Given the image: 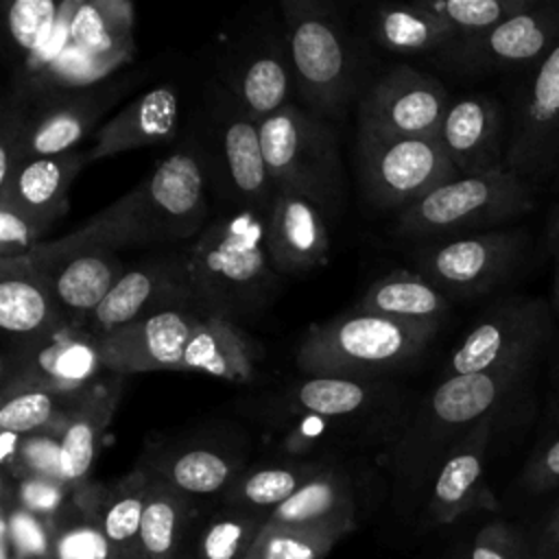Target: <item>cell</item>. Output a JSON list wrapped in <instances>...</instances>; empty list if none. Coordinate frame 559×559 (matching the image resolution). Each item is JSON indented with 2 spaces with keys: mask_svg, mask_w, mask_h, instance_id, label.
Returning a JSON list of instances; mask_svg holds the SVG:
<instances>
[{
  "mask_svg": "<svg viewBox=\"0 0 559 559\" xmlns=\"http://www.w3.org/2000/svg\"><path fill=\"white\" fill-rule=\"evenodd\" d=\"M207 225V197L201 162L181 148L164 157L153 170L74 231L39 242L26 258L44 266L90 249H133L194 240Z\"/></svg>",
  "mask_w": 559,
  "mask_h": 559,
  "instance_id": "1",
  "label": "cell"
},
{
  "mask_svg": "<svg viewBox=\"0 0 559 559\" xmlns=\"http://www.w3.org/2000/svg\"><path fill=\"white\" fill-rule=\"evenodd\" d=\"M537 365L520 362L480 373L450 376L413 404L400 435L384 450L400 513H406L417 498H428L445 454L459 439L478 421L500 417L511 402L524 395Z\"/></svg>",
  "mask_w": 559,
  "mask_h": 559,
  "instance_id": "2",
  "label": "cell"
},
{
  "mask_svg": "<svg viewBox=\"0 0 559 559\" xmlns=\"http://www.w3.org/2000/svg\"><path fill=\"white\" fill-rule=\"evenodd\" d=\"M415 402L404 386L376 378L306 376L264 402L271 421L284 428L293 456L328 450L389 448Z\"/></svg>",
  "mask_w": 559,
  "mask_h": 559,
  "instance_id": "3",
  "label": "cell"
},
{
  "mask_svg": "<svg viewBox=\"0 0 559 559\" xmlns=\"http://www.w3.org/2000/svg\"><path fill=\"white\" fill-rule=\"evenodd\" d=\"M105 371H194L236 384L253 380L262 347L236 323L201 308L170 310L98 341Z\"/></svg>",
  "mask_w": 559,
  "mask_h": 559,
  "instance_id": "4",
  "label": "cell"
},
{
  "mask_svg": "<svg viewBox=\"0 0 559 559\" xmlns=\"http://www.w3.org/2000/svg\"><path fill=\"white\" fill-rule=\"evenodd\" d=\"M194 299L207 314L240 325L262 314L280 282L266 251V218L247 210L210 221L186 245Z\"/></svg>",
  "mask_w": 559,
  "mask_h": 559,
  "instance_id": "5",
  "label": "cell"
},
{
  "mask_svg": "<svg viewBox=\"0 0 559 559\" xmlns=\"http://www.w3.org/2000/svg\"><path fill=\"white\" fill-rule=\"evenodd\" d=\"M439 325L411 323L354 308L310 325L295 352L304 376L376 380L417 360Z\"/></svg>",
  "mask_w": 559,
  "mask_h": 559,
  "instance_id": "6",
  "label": "cell"
},
{
  "mask_svg": "<svg viewBox=\"0 0 559 559\" xmlns=\"http://www.w3.org/2000/svg\"><path fill=\"white\" fill-rule=\"evenodd\" d=\"M537 190L507 168L459 175L400 210L395 231L406 238L448 240L498 229L537 207Z\"/></svg>",
  "mask_w": 559,
  "mask_h": 559,
  "instance_id": "7",
  "label": "cell"
},
{
  "mask_svg": "<svg viewBox=\"0 0 559 559\" xmlns=\"http://www.w3.org/2000/svg\"><path fill=\"white\" fill-rule=\"evenodd\" d=\"M260 140L275 188L306 197L325 221L338 216L345 177L336 133L325 120L288 103L260 120Z\"/></svg>",
  "mask_w": 559,
  "mask_h": 559,
  "instance_id": "8",
  "label": "cell"
},
{
  "mask_svg": "<svg viewBox=\"0 0 559 559\" xmlns=\"http://www.w3.org/2000/svg\"><path fill=\"white\" fill-rule=\"evenodd\" d=\"M282 15L301 98L325 116L343 111L356 92V55L341 17L312 0H286Z\"/></svg>",
  "mask_w": 559,
  "mask_h": 559,
  "instance_id": "9",
  "label": "cell"
},
{
  "mask_svg": "<svg viewBox=\"0 0 559 559\" xmlns=\"http://www.w3.org/2000/svg\"><path fill=\"white\" fill-rule=\"evenodd\" d=\"M507 116V170L537 194L559 199V44L537 66L513 74Z\"/></svg>",
  "mask_w": 559,
  "mask_h": 559,
  "instance_id": "10",
  "label": "cell"
},
{
  "mask_svg": "<svg viewBox=\"0 0 559 559\" xmlns=\"http://www.w3.org/2000/svg\"><path fill=\"white\" fill-rule=\"evenodd\" d=\"M555 323L548 299L507 295L493 301L452 349L445 378L539 362L552 343Z\"/></svg>",
  "mask_w": 559,
  "mask_h": 559,
  "instance_id": "11",
  "label": "cell"
},
{
  "mask_svg": "<svg viewBox=\"0 0 559 559\" xmlns=\"http://www.w3.org/2000/svg\"><path fill=\"white\" fill-rule=\"evenodd\" d=\"M531 249L526 229L498 227L432 240L415 253L417 269L448 297H483L509 284Z\"/></svg>",
  "mask_w": 559,
  "mask_h": 559,
  "instance_id": "12",
  "label": "cell"
},
{
  "mask_svg": "<svg viewBox=\"0 0 559 559\" xmlns=\"http://www.w3.org/2000/svg\"><path fill=\"white\" fill-rule=\"evenodd\" d=\"M358 168L367 199L404 210L459 177L437 138H397L358 131Z\"/></svg>",
  "mask_w": 559,
  "mask_h": 559,
  "instance_id": "13",
  "label": "cell"
},
{
  "mask_svg": "<svg viewBox=\"0 0 559 559\" xmlns=\"http://www.w3.org/2000/svg\"><path fill=\"white\" fill-rule=\"evenodd\" d=\"M199 308L188 271V249H179L129 264L83 330L96 341L148 317Z\"/></svg>",
  "mask_w": 559,
  "mask_h": 559,
  "instance_id": "14",
  "label": "cell"
},
{
  "mask_svg": "<svg viewBox=\"0 0 559 559\" xmlns=\"http://www.w3.org/2000/svg\"><path fill=\"white\" fill-rule=\"evenodd\" d=\"M559 44V0H537L531 9L498 26L456 37L441 55L443 61L467 74H520L537 66Z\"/></svg>",
  "mask_w": 559,
  "mask_h": 559,
  "instance_id": "15",
  "label": "cell"
},
{
  "mask_svg": "<svg viewBox=\"0 0 559 559\" xmlns=\"http://www.w3.org/2000/svg\"><path fill=\"white\" fill-rule=\"evenodd\" d=\"M441 81L411 66H393L376 79L358 109V131L397 138H437L450 107Z\"/></svg>",
  "mask_w": 559,
  "mask_h": 559,
  "instance_id": "16",
  "label": "cell"
},
{
  "mask_svg": "<svg viewBox=\"0 0 559 559\" xmlns=\"http://www.w3.org/2000/svg\"><path fill=\"white\" fill-rule=\"evenodd\" d=\"M103 373L98 341L83 328L68 325L46 338L20 343L7 352L2 386H39L74 400Z\"/></svg>",
  "mask_w": 559,
  "mask_h": 559,
  "instance_id": "17",
  "label": "cell"
},
{
  "mask_svg": "<svg viewBox=\"0 0 559 559\" xmlns=\"http://www.w3.org/2000/svg\"><path fill=\"white\" fill-rule=\"evenodd\" d=\"M118 92L120 85L98 83L81 90L15 98L13 103L22 111V148L26 159L72 153L111 107Z\"/></svg>",
  "mask_w": 559,
  "mask_h": 559,
  "instance_id": "18",
  "label": "cell"
},
{
  "mask_svg": "<svg viewBox=\"0 0 559 559\" xmlns=\"http://www.w3.org/2000/svg\"><path fill=\"white\" fill-rule=\"evenodd\" d=\"M498 417L478 421L445 454L426 498V522L443 526L472 511H498L500 502L485 483V465Z\"/></svg>",
  "mask_w": 559,
  "mask_h": 559,
  "instance_id": "19",
  "label": "cell"
},
{
  "mask_svg": "<svg viewBox=\"0 0 559 559\" xmlns=\"http://www.w3.org/2000/svg\"><path fill=\"white\" fill-rule=\"evenodd\" d=\"M507 105L491 94H467L452 100L437 133L459 175L507 168Z\"/></svg>",
  "mask_w": 559,
  "mask_h": 559,
  "instance_id": "20",
  "label": "cell"
},
{
  "mask_svg": "<svg viewBox=\"0 0 559 559\" xmlns=\"http://www.w3.org/2000/svg\"><path fill=\"white\" fill-rule=\"evenodd\" d=\"M227 57L221 66L223 83L251 118L260 122L288 105L293 68L286 33L251 35L229 48Z\"/></svg>",
  "mask_w": 559,
  "mask_h": 559,
  "instance_id": "21",
  "label": "cell"
},
{
  "mask_svg": "<svg viewBox=\"0 0 559 559\" xmlns=\"http://www.w3.org/2000/svg\"><path fill=\"white\" fill-rule=\"evenodd\" d=\"M218 153L229 199L238 210L266 218L277 188L264 162L260 122L234 98L227 114L218 120Z\"/></svg>",
  "mask_w": 559,
  "mask_h": 559,
  "instance_id": "22",
  "label": "cell"
},
{
  "mask_svg": "<svg viewBox=\"0 0 559 559\" xmlns=\"http://www.w3.org/2000/svg\"><path fill=\"white\" fill-rule=\"evenodd\" d=\"M266 251L273 269L299 275L330 260V236L323 214L306 197L277 188L266 216Z\"/></svg>",
  "mask_w": 559,
  "mask_h": 559,
  "instance_id": "23",
  "label": "cell"
},
{
  "mask_svg": "<svg viewBox=\"0 0 559 559\" xmlns=\"http://www.w3.org/2000/svg\"><path fill=\"white\" fill-rule=\"evenodd\" d=\"M181 100L175 85L162 83L135 96L114 118L100 124L94 144L85 151V162H96L142 146L164 144L179 127Z\"/></svg>",
  "mask_w": 559,
  "mask_h": 559,
  "instance_id": "24",
  "label": "cell"
},
{
  "mask_svg": "<svg viewBox=\"0 0 559 559\" xmlns=\"http://www.w3.org/2000/svg\"><path fill=\"white\" fill-rule=\"evenodd\" d=\"M124 376L105 371L72 404L61 435V478L70 489L87 483L103 437L122 397Z\"/></svg>",
  "mask_w": 559,
  "mask_h": 559,
  "instance_id": "25",
  "label": "cell"
},
{
  "mask_svg": "<svg viewBox=\"0 0 559 559\" xmlns=\"http://www.w3.org/2000/svg\"><path fill=\"white\" fill-rule=\"evenodd\" d=\"M127 266L129 264L122 262L116 251L90 249L33 269L44 277L66 321L74 328H83Z\"/></svg>",
  "mask_w": 559,
  "mask_h": 559,
  "instance_id": "26",
  "label": "cell"
},
{
  "mask_svg": "<svg viewBox=\"0 0 559 559\" xmlns=\"http://www.w3.org/2000/svg\"><path fill=\"white\" fill-rule=\"evenodd\" d=\"M70 323L26 258L0 260V328L20 343L46 338Z\"/></svg>",
  "mask_w": 559,
  "mask_h": 559,
  "instance_id": "27",
  "label": "cell"
},
{
  "mask_svg": "<svg viewBox=\"0 0 559 559\" xmlns=\"http://www.w3.org/2000/svg\"><path fill=\"white\" fill-rule=\"evenodd\" d=\"M153 474L140 465L109 487L81 485L72 491L74 504L94 515L116 559H148L142 544V511Z\"/></svg>",
  "mask_w": 559,
  "mask_h": 559,
  "instance_id": "28",
  "label": "cell"
},
{
  "mask_svg": "<svg viewBox=\"0 0 559 559\" xmlns=\"http://www.w3.org/2000/svg\"><path fill=\"white\" fill-rule=\"evenodd\" d=\"M85 153H63L52 157L24 159L11 179L0 186V201L52 225L70 205V190L85 166Z\"/></svg>",
  "mask_w": 559,
  "mask_h": 559,
  "instance_id": "29",
  "label": "cell"
},
{
  "mask_svg": "<svg viewBox=\"0 0 559 559\" xmlns=\"http://www.w3.org/2000/svg\"><path fill=\"white\" fill-rule=\"evenodd\" d=\"M144 467L188 496H210L242 474V459L227 445L190 441L151 454Z\"/></svg>",
  "mask_w": 559,
  "mask_h": 559,
  "instance_id": "30",
  "label": "cell"
},
{
  "mask_svg": "<svg viewBox=\"0 0 559 559\" xmlns=\"http://www.w3.org/2000/svg\"><path fill=\"white\" fill-rule=\"evenodd\" d=\"M70 41L87 55L122 66L131 59L133 44V4L127 0H79Z\"/></svg>",
  "mask_w": 559,
  "mask_h": 559,
  "instance_id": "31",
  "label": "cell"
},
{
  "mask_svg": "<svg viewBox=\"0 0 559 559\" xmlns=\"http://www.w3.org/2000/svg\"><path fill=\"white\" fill-rule=\"evenodd\" d=\"M356 308L400 321L441 325L450 297L419 271H393L376 280Z\"/></svg>",
  "mask_w": 559,
  "mask_h": 559,
  "instance_id": "32",
  "label": "cell"
},
{
  "mask_svg": "<svg viewBox=\"0 0 559 559\" xmlns=\"http://www.w3.org/2000/svg\"><path fill=\"white\" fill-rule=\"evenodd\" d=\"M341 518H356V485L343 467L328 463L297 493L269 511L264 524L293 526Z\"/></svg>",
  "mask_w": 559,
  "mask_h": 559,
  "instance_id": "33",
  "label": "cell"
},
{
  "mask_svg": "<svg viewBox=\"0 0 559 559\" xmlns=\"http://www.w3.org/2000/svg\"><path fill=\"white\" fill-rule=\"evenodd\" d=\"M330 461L325 459H293L284 463L258 465L245 469L227 489L225 504L231 509L255 511L262 509L273 511L282 502H286L293 493H297L308 480H312Z\"/></svg>",
  "mask_w": 559,
  "mask_h": 559,
  "instance_id": "34",
  "label": "cell"
},
{
  "mask_svg": "<svg viewBox=\"0 0 559 559\" xmlns=\"http://www.w3.org/2000/svg\"><path fill=\"white\" fill-rule=\"evenodd\" d=\"M376 39L402 55L443 52L454 39V28L437 13L417 4L408 7H380L373 20Z\"/></svg>",
  "mask_w": 559,
  "mask_h": 559,
  "instance_id": "35",
  "label": "cell"
},
{
  "mask_svg": "<svg viewBox=\"0 0 559 559\" xmlns=\"http://www.w3.org/2000/svg\"><path fill=\"white\" fill-rule=\"evenodd\" d=\"M354 528L356 518L293 526L264 524L245 559H323Z\"/></svg>",
  "mask_w": 559,
  "mask_h": 559,
  "instance_id": "36",
  "label": "cell"
},
{
  "mask_svg": "<svg viewBox=\"0 0 559 559\" xmlns=\"http://www.w3.org/2000/svg\"><path fill=\"white\" fill-rule=\"evenodd\" d=\"M190 498L164 478H151L142 511V544L148 559H179Z\"/></svg>",
  "mask_w": 559,
  "mask_h": 559,
  "instance_id": "37",
  "label": "cell"
},
{
  "mask_svg": "<svg viewBox=\"0 0 559 559\" xmlns=\"http://www.w3.org/2000/svg\"><path fill=\"white\" fill-rule=\"evenodd\" d=\"M74 400L39 386L7 384L2 386L0 430L24 437L46 428H66Z\"/></svg>",
  "mask_w": 559,
  "mask_h": 559,
  "instance_id": "38",
  "label": "cell"
},
{
  "mask_svg": "<svg viewBox=\"0 0 559 559\" xmlns=\"http://www.w3.org/2000/svg\"><path fill=\"white\" fill-rule=\"evenodd\" d=\"M61 435L63 428H46L31 435L2 432V467L4 476L15 480L22 476L61 478Z\"/></svg>",
  "mask_w": 559,
  "mask_h": 559,
  "instance_id": "39",
  "label": "cell"
},
{
  "mask_svg": "<svg viewBox=\"0 0 559 559\" xmlns=\"http://www.w3.org/2000/svg\"><path fill=\"white\" fill-rule=\"evenodd\" d=\"M535 2L537 0H428L421 2V7L441 15L454 28L456 37H472L531 9Z\"/></svg>",
  "mask_w": 559,
  "mask_h": 559,
  "instance_id": "40",
  "label": "cell"
},
{
  "mask_svg": "<svg viewBox=\"0 0 559 559\" xmlns=\"http://www.w3.org/2000/svg\"><path fill=\"white\" fill-rule=\"evenodd\" d=\"M264 522L266 513L242 509L212 520L199 537L197 559H245Z\"/></svg>",
  "mask_w": 559,
  "mask_h": 559,
  "instance_id": "41",
  "label": "cell"
},
{
  "mask_svg": "<svg viewBox=\"0 0 559 559\" xmlns=\"http://www.w3.org/2000/svg\"><path fill=\"white\" fill-rule=\"evenodd\" d=\"M520 487L531 496L559 489V386L548 400L539 441L520 472Z\"/></svg>",
  "mask_w": 559,
  "mask_h": 559,
  "instance_id": "42",
  "label": "cell"
},
{
  "mask_svg": "<svg viewBox=\"0 0 559 559\" xmlns=\"http://www.w3.org/2000/svg\"><path fill=\"white\" fill-rule=\"evenodd\" d=\"M61 2L52 0H15L9 7V33L15 46L35 55L52 35L59 20Z\"/></svg>",
  "mask_w": 559,
  "mask_h": 559,
  "instance_id": "43",
  "label": "cell"
},
{
  "mask_svg": "<svg viewBox=\"0 0 559 559\" xmlns=\"http://www.w3.org/2000/svg\"><path fill=\"white\" fill-rule=\"evenodd\" d=\"M0 520L7 522L17 559H52L55 520L41 518L4 498Z\"/></svg>",
  "mask_w": 559,
  "mask_h": 559,
  "instance_id": "44",
  "label": "cell"
},
{
  "mask_svg": "<svg viewBox=\"0 0 559 559\" xmlns=\"http://www.w3.org/2000/svg\"><path fill=\"white\" fill-rule=\"evenodd\" d=\"M52 559H116V555L100 522L87 513L72 522H55Z\"/></svg>",
  "mask_w": 559,
  "mask_h": 559,
  "instance_id": "45",
  "label": "cell"
},
{
  "mask_svg": "<svg viewBox=\"0 0 559 559\" xmlns=\"http://www.w3.org/2000/svg\"><path fill=\"white\" fill-rule=\"evenodd\" d=\"M50 225L24 210L0 201V260L28 255L41 240Z\"/></svg>",
  "mask_w": 559,
  "mask_h": 559,
  "instance_id": "46",
  "label": "cell"
},
{
  "mask_svg": "<svg viewBox=\"0 0 559 559\" xmlns=\"http://www.w3.org/2000/svg\"><path fill=\"white\" fill-rule=\"evenodd\" d=\"M467 559H535L528 546V537L504 520H491L485 524L469 550Z\"/></svg>",
  "mask_w": 559,
  "mask_h": 559,
  "instance_id": "47",
  "label": "cell"
},
{
  "mask_svg": "<svg viewBox=\"0 0 559 559\" xmlns=\"http://www.w3.org/2000/svg\"><path fill=\"white\" fill-rule=\"evenodd\" d=\"M72 491L63 480L46 476H22L15 480V502L48 520L61 513Z\"/></svg>",
  "mask_w": 559,
  "mask_h": 559,
  "instance_id": "48",
  "label": "cell"
},
{
  "mask_svg": "<svg viewBox=\"0 0 559 559\" xmlns=\"http://www.w3.org/2000/svg\"><path fill=\"white\" fill-rule=\"evenodd\" d=\"M528 546L535 559H559V500L542 518Z\"/></svg>",
  "mask_w": 559,
  "mask_h": 559,
  "instance_id": "49",
  "label": "cell"
},
{
  "mask_svg": "<svg viewBox=\"0 0 559 559\" xmlns=\"http://www.w3.org/2000/svg\"><path fill=\"white\" fill-rule=\"evenodd\" d=\"M546 238H548V251L552 258V297L550 306L559 323V199H555L548 207L546 216Z\"/></svg>",
  "mask_w": 559,
  "mask_h": 559,
  "instance_id": "50",
  "label": "cell"
},
{
  "mask_svg": "<svg viewBox=\"0 0 559 559\" xmlns=\"http://www.w3.org/2000/svg\"><path fill=\"white\" fill-rule=\"evenodd\" d=\"M454 559H467V555H456Z\"/></svg>",
  "mask_w": 559,
  "mask_h": 559,
  "instance_id": "51",
  "label": "cell"
}]
</instances>
